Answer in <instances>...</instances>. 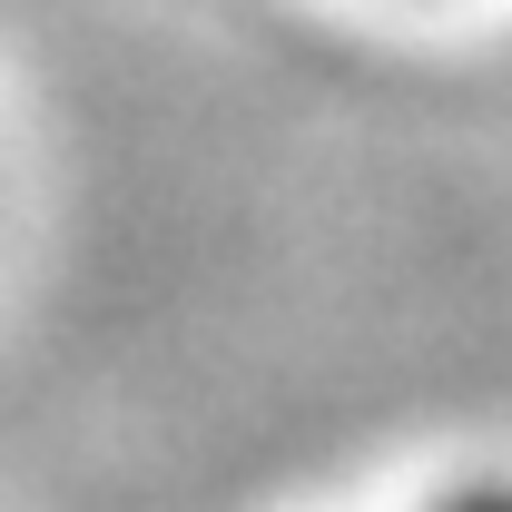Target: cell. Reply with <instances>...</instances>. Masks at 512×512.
I'll return each mask as SVG.
<instances>
[{"label":"cell","mask_w":512,"mask_h":512,"mask_svg":"<svg viewBox=\"0 0 512 512\" xmlns=\"http://www.w3.org/2000/svg\"><path fill=\"white\" fill-rule=\"evenodd\" d=\"M414 512H512V473H463V483H434Z\"/></svg>","instance_id":"1"}]
</instances>
